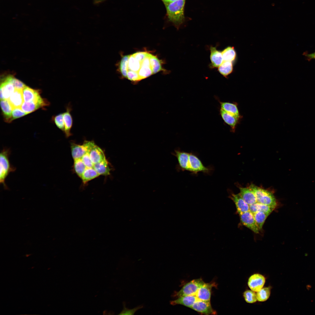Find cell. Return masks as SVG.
Here are the masks:
<instances>
[{
  "mask_svg": "<svg viewBox=\"0 0 315 315\" xmlns=\"http://www.w3.org/2000/svg\"><path fill=\"white\" fill-rule=\"evenodd\" d=\"M249 188L253 192L257 202L276 207V201L274 195L271 192L253 184H251Z\"/></svg>",
  "mask_w": 315,
  "mask_h": 315,
  "instance_id": "obj_5",
  "label": "cell"
},
{
  "mask_svg": "<svg viewBox=\"0 0 315 315\" xmlns=\"http://www.w3.org/2000/svg\"><path fill=\"white\" fill-rule=\"evenodd\" d=\"M0 104L5 120L8 122L11 117L13 108L7 99L1 100Z\"/></svg>",
  "mask_w": 315,
  "mask_h": 315,
  "instance_id": "obj_27",
  "label": "cell"
},
{
  "mask_svg": "<svg viewBox=\"0 0 315 315\" xmlns=\"http://www.w3.org/2000/svg\"><path fill=\"white\" fill-rule=\"evenodd\" d=\"M215 282L204 283L199 288L195 295L199 300L210 302L211 290L213 287H216Z\"/></svg>",
  "mask_w": 315,
  "mask_h": 315,
  "instance_id": "obj_9",
  "label": "cell"
},
{
  "mask_svg": "<svg viewBox=\"0 0 315 315\" xmlns=\"http://www.w3.org/2000/svg\"><path fill=\"white\" fill-rule=\"evenodd\" d=\"M124 307L122 311L119 315H133L138 310L143 307L142 305H139L132 309H129L125 307V304H124Z\"/></svg>",
  "mask_w": 315,
  "mask_h": 315,
  "instance_id": "obj_38",
  "label": "cell"
},
{
  "mask_svg": "<svg viewBox=\"0 0 315 315\" xmlns=\"http://www.w3.org/2000/svg\"><path fill=\"white\" fill-rule=\"evenodd\" d=\"M99 175L93 168H86L81 177L83 182L86 183Z\"/></svg>",
  "mask_w": 315,
  "mask_h": 315,
  "instance_id": "obj_29",
  "label": "cell"
},
{
  "mask_svg": "<svg viewBox=\"0 0 315 315\" xmlns=\"http://www.w3.org/2000/svg\"><path fill=\"white\" fill-rule=\"evenodd\" d=\"M173 154L177 158V169L182 171H187L196 174L200 172L209 174L213 170L212 167H205L195 154L176 150Z\"/></svg>",
  "mask_w": 315,
  "mask_h": 315,
  "instance_id": "obj_2",
  "label": "cell"
},
{
  "mask_svg": "<svg viewBox=\"0 0 315 315\" xmlns=\"http://www.w3.org/2000/svg\"><path fill=\"white\" fill-rule=\"evenodd\" d=\"M93 168L99 175L107 176L110 174V169L106 159L94 164Z\"/></svg>",
  "mask_w": 315,
  "mask_h": 315,
  "instance_id": "obj_24",
  "label": "cell"
},
{
  "mask_svg": "<svg viewBox=\"0 0 315 315\" xmlns=\"http://www.w3.org/2000/svg\"><path fill=\"white\" fill-rule=\"evenodd\" d=\"M243 296L245 301L249 303H253L257 301L256 294L251 290H246L243 293Z\"/></svg>",
  "mask_w": 315,
  "mask_h": 315,
  "instance_id": "obj_34",
  "label": "cell"
},
{
  "mask_svg": "<svg viewBox=\"0 0 315 315\" xmlns=\"http://www.w3.org/2000/svg\"><path fill=\"white\" fill-rule=\"evenodd\" d=\"M198 300V299L195 295L185 296L170 301V303L173 305L181 304L191 308Z\"/></svg>",
  "mask_w": 315,
  "mask_h": 315,
  "instance_id": "obj_18",
  "label": "cell"
},
{
  "mask_svg": "<svg viewBox=\"0 0 315 315\" xmlns=\"http://www.w3.org/2000/svg\"><path fill=\"white\" fill-rule=\"evenodd\" d=\"M150 55V53L146 52H138L129 55L125 78L137 82L153 75Z\"/></svg>",
  "mask_w": 315,
  "mask_h": 315,
  "instance_id": "obj_1",
  "label": "cell"
},
{
  "mask_svg": "<svg viewBox=\"0 0 315 315\" xmlns=\"http://www.w3.org/2000/svg\"><path fill=\"white\" fill-rule=\"evenodd\" d=\"M241 197L249 205L257 202L256 197L252 190L249 188L239 187Z\"/></svg>",
  "mask_w": 315,
  "mask_h": 315,
  "instance_id": "obj_22",
  "label": "cell"
},
{
  "mask_svg": "<svg viewBox=\"0 0 315 315\" xmlns=\"http://www.w3.org/2000/svg\"><path fill=\"white\" fill-rule=\"evenodd\" d=\"M72 110L70 105L69 104L66 108V111L63 113V119L65 125L64 133L66 138L72 135L71 132L73 124V118L71 114Z\"/></svg>",
  "mask_w": 315,
  "mask_h": 315,
  "instance_id": "obj_14",
  "label": "cell"
},
{
  "mask_svg": "<svg viewBox=\"0 0 315 315\" xmlns=\"http://www.w3.org/2000/svg\"><path fill=\"white\" fill-rule=\"evenodd\" d=\"M210 58L211 63L209 65L211 69L218 68L223 61L221 51L218 50L216 47L211 46L210 47Z\"/></svg>",
  "mask_w": 315,
  "mask_h": 315,
  "instance_id": "obj_12",
  "label": "cell"
},
{
  "mask_svg": "<svg viewBox=\"0 0 315 315\" xmlns=\"http://www.w3.org/2000/svg\"><path fill=\"white\" fill-rule=\"evenodd\" d=\"M44 107L41 104L34 102H24L21 108L24 112L29 114L40 107Z\"/></svg>",
  "mask_w": 315,
  "mask_h": 315,
  "instance_id": "obj_28",
  "label": "cell"
},
{
  "mask_svg": "<svg viewBox=\"0 0 315 315\" xmlns=\"http://www.w3.org/2000/svg\"><path fill=\"white\" fill-rule=\"evenodd\" d=\"M150 59L154 74L164 70L162 67L161 61L156 56L151 54Z\"/></svg>",
  "mask_w": 315,
  "mask_h": 315,
  "instance_id": "obj_32",
  "label": "cell"
},
{
  "mask_svg": "<svg viewBox=\"0 0 315 315\" xmlns=\"http://www.w3.org/2000/svg\"><path fill=\"white\" fill-rule=\"evenodd\" d=\"M11 153L9 148H4L0 154V183L5 189H8L5 183L6 178L11 172H13L16 169V167L10 163L9 158Z\"/></svg>",
  "mask_w": 315,
  "mask_h": 315,
  "instance_id": "obj_4",
  "label": "cell"
},
{
  "mask_svg": "<svg viewBox=\"0 0 315 315\" xmlns=\"http://www.w3.org/2000/svg\"><path fill=\"white\" fill-rule=\"evenodd\" d=\"M11 82L15 89L23 90L26 85L22 82L12 76H9L6 78Z\"/></svg>",
  "mask_w": 315,
  "mask_h": 315,
  "instance_id": "obj_36",
  "label": "cell"
},
{
  "mask_svg": "<svg viewBox=\"0 0 315 315\" xmlns=\"http://www.w3.org/2000/svg\"><path fill=\"white\" fill-rule=\"evenodd\" d=\"M253 214L257 224L260 230H261L266 219L269 215L262 211H258Z\"/></svg>",
  "mask_w": 315,
  "mask_h": 315,
  "instance_id": "obj_31",
  "label": "cell"
},
{
  "mask_svg": "<svg viewBox=\"0 0 315 315\" xmlns=\"http://www.w3.org/2000/svg\"><path fill=\"white\" fill-rule=\"evenodd\" d=\"M204 283L201 278L193 279L188 282L178 292H175L173 297L178 298L183 296L195 295L200 287Z\"/></svg>",
  "mask_w": 315,
  "mask_h": 315,
  "instance_id": "obj_6",
  "label": "cell"
},
{
  "mask_svg": "<svg viewBox=\"0 0 315 315\" xmlns=\"http://www.w3.org/2000/svg\"><path fill=\"white\" fill-rule=\"evenodd\" d=\"M265 282V278L263 275L258 273L251 275L248 281V286L250 289L257 292L263 287Z\"/></svg>",
  "mask_w": 315,
  "mask_h": 315,
  "instance_id": "obj_10",
  "label": "cell"
},
{
  "mask_svg": "<svg viewBox=\"0 0 315 315\" xmlns=\"http://www.w3.org/2000/svg\"><path fill=\"white\" fill-rule=\"evenodd\" d=\"M233 62L228 61H223L218 67L219 72L226 78L233 72Z\"/></svg>",
  "mask_w": 315,
  "mask_h": 315,
  "instance_id": "obj_25",
  "label": "cell"
},
{
  "mask_svg": "<svg viewBox=\"0 0 315 315\" xmlns=\"http://www.w3.org/2000/svg\"><path fill=\"white\" fill-rule=\"evenodd\" d=\"M275 207L256 202L249 205V211L253 214L258 211H262L269 215Z\"/></svg>",
  "mask_w": 315,
  "mask_h": 315,
  "instance_id": "obj_21",
  "label": "cell"
},
{
  "mask_svg": "<svg viewBox=\"0 0 315 315\" xmlns=\"http://www.w3.org/2000/svg\"><path fill=\"white\" fill-rule=\"evenodd\" d=\"M191 308L199 313L205 315L217 314L216 311L212 308L211 302L199 299L195 302Z\"/></svg>",
  "mask_w": 315,
  "mask_h": 315,
  "instance_id": "obj_11",
  "label": "cell"
},
{
  "mask_svg": "<svg viewBox=\"0 0 315 315\" xmlns=\"http://www.w3.org/2000/svg\"><path fill=\"white\" fill-rule=\"evenodd\" d=\"M242 224L256 234L260 230L254 219L253 214L249 211L239 215Z\"/></svg>",
  "mask_w": 315,
  "mask_h": 315,
  "instance_id": "obj_8",
  "label": "cell"
},
{
  "mask_svg": "<svg viewBox=\"0 0 315 315\" xmlns=\"http://www.w3.org/2000/svg\"><path fill=\"white\" fill-rule=\"evenodd\" d=\"M164 3H170L176 1L178 0H162Z\"/></svg>",
  "mask_w": 315,
  "mask_h": 315,
  "instance_id": "obj_42",
  "label": "cell"
},
{
  "mask_svg": "<svg viewBox=\"0 0 315 315\" xmlns=\"http://www.w3.org/2000/svg\"><path fill=\"white\" fill-rule=\"evenodd\" d=\"M27 114L23 111L21 108H14L12 111L11 117L8 122H10L15 119L22 117Z\"/></svg>",
  "mask_w": 315,
  "mask_h": 315,
  "instance_id": "obj_35",
  "label": "cell"
},
{
  "mask_svg": "<svg viewBox=\"0 0 315 315\" xmlns=\"http://www.w3.org/2000/svg\"><path fill=\"white\" fill-rule=\"evenodd\" d=\"M15 90V88L13 84L6 78L0 85L1 100L8 99Z\"/></svg>",
  "mask_w": 315,
  "mask_h": 315,
  "instance_id": "obj_17",
  "label": "cell"
},
{
  "mask_svg": "<svg viewBox=\"0 0 315 315\" xmlns=\"http://www.w3.org/2000/svg\"><path fill=\"white\" fill-rule=\"evenodd\" d=\"M24 101L25 102H34L42 104L44 106L48 105V102L42 98L39 91L26 86L22 90Z\"/></svg>",
  "mask_w": 315,
  "mask_h": 315,
  "instance_id": "obj_7",
  "label": "cell"
},
{
  "mask_svg": "<svg viewBox=\"0 0 315 315\" xmlns=\"http://www.w3.org/2000/svg\"><path fill=\"white\" fill-rule=\"evenodd\" d=\"M71 148L72 157L74 160L81 159L87 153L83 145H80L71 142Z\"/></svg>",
  "mask_w": 315,
  "mask_h": 315,
  "instance_id": "obj_23",
  "label": "cell"
},
{
  "mask_svg": "<svg viewBox=\"0 0 315 315\" xmlns=\"http://www.w3.org/2000/svg\"><path fill=\"white\" fill-rule=\"evenodd\" d=\"M83 145V146L87 152L88 153L96 145L93 141H88L85 140L84 141Z\"/></svg>",
  "mask_w": 315,
  "mask_h": 315,
  "instance_id": "obj_40",
  "label": "cell"
},
{
  "mask_svg": "<svg viewBox=\"0 0 315 315\" xmlns=\"http://www.w3.org/2000/svg\"><path fill=\"white\" fill-rule=\"evenodd\" d=\"M54 120L57 127L64 132L65 125L63 119V113H60L56 116L54 118Z\"/></svg>",
  "mask_w": 315,
  "mask_h": 315,
  "instance_id": "obj_37",
  "label": "cell"
},
{
  "mask_svg": "<svg viewBox=\"0 0 315 315\" xmlns=\"http://www.w3.org/2000/svg\"><path fill=\"white\" fill-rule=\"evenodd\" d=\"M81 159L87 168H93L94 164L92 162L88 153L84 155Z\"/></svg>",
  "mask_w": 315,
  "mask_h": 315,
  "instance_id": "obj_39",
  "label": "cell"
},
{
  "mask_svg": "<svg viewBox=\"0 0 315 315\" xmlns=\"http://www.w3.org/2000/svg\"><path fill=\"white\" fill-rule=\"evenodd\" d=\"M220 114L224 122L230 126L231 131L235 132L236 127L239 123L241 118H237L221 109L220 110Z\"/></svg>",
  "mask_w": 315,
  "mask_h": 315,
  "instance_id": "obj_16",
  "label": "cell"
},
{
  "mask_svg": "<svg viewBox=\"0 0 315 315\" xmlns=\"http://www.w3.org/2000/svg\"><path fill=\"white\" fill-rule=\"evenodd\" d=\"M220 109L237 118H241L236 103L219 102Z\"/></svg>",
  "mask_w": 315,
  "mask_h": 315,
  "instance_id": "obj_19",
  "label": "cell"
},
{
  "mask_svg": "<svg viewBox=\"0 0 315 315\" xmlns=\"http://www.w3.org/2000/svg\"><path fill=\"white\" fill-rule=\"evenodd\" d=\"M229 197L235 203L239 215L249 211V205L243 199L239 193L236 194L231 193Z\"/></svg>",
  "mask_w": 315,
  "mask_h": 315,
  "instance_id": "obj_13",
  "label": "cell"
},
{
  "mask_svg": "<svg viewBox=\"0 0 315 315\" xmlns=\"http://www.w3.org/2000/svg\"><path fill=\"white\" fill-rule=\"evenodd\" d=\"M185 0L164 3L169 20L177 25L181 23L184 19V7Z\"/></svg>",
  "mask_w": 315,
  "mask_h": 315,
  "instance_id": "obj_3",
  "label": "cell"
},
{
  "mask_svg": "<svg viewBox=\"0 0 315 315\" xmlns=\"http://www.w3.org/2000/svg\"><path fill=\"white\" fill-rule=\"evenodd\" d=\"M303 55L305 57L306 59L308 61L312 59H315V52L311 53L305 52L303 53Z\"/></svg>",
  "mask_w": 315,
  "mask_h": 315,
  "instance_id": "obj_41",
  "label": "cell"
},
{
  "mask_svg": "<svg viewBox=\"0 0 315 315\" xmlns=\"http://www.w3.org/2000/svg\"><path fill=\"white\" fill-rule=\"evenodd\" d=\"M271 286L262 288L257 292L256 296L257 301L263 302L267 300L271 294Z\"/></svg>",
  "mask_w": 315,
  "mask_h": 315,
  "instance_id": "obj_30",
  "label": "cell"
},
{
  "mask_svg": "<svg viewBox=\"0 0 315 315\" xmlns=\"http://www.w3.org/2000/svg\"><path fill=\"white\" fill-rule=\"evenodd\" d=\"M74 167L76 173L81 178L83 174L87 168L81 159L74 160Z\"/></svg>",
  "mask_w": 315,
  "mask_h": 315,
  "instance_id": "obj_33",
  "label": "cell"
},
{
  "mask_svg": "<svg viewBox=\"0 0 315 315\" xmlns=\"http://www.w3.org/2000/svg\"><path fill=\"white\" fill-rule=\"evenodd\" d=\"M88 153L94 164L106 159L103 150L96 145Z\"/></svg>",
  "mask_w": 315,
  "mask_h": 315,
  "instance_id": "obj_20",
  "label": "cell"
},
{
  "mask_svg": "<svg viewBox=\"0 0 315 315\" xmlns=\"http://www.w3.org/2000/svg\"><path fill=\"white\" fill-rule=\"evenodd\" d=\"M223 61L233 62L236 59V53L233 47L228 46L222 51Z\"/></svg>",
  "mask_w": 315,
  "mask_h": 315,
  "instance_id": "obj_26",
  "label": "cell"
},
{
  "mask_svg": "<svg viewBox=\"0 0 315 315\" xmlns=\"http://www.w3.org/2000/svg\"><path fill=\"white\" fill-rule=\"evenodd\" d=\"M13 109L21 108L24 102L22 90L15 89L7 99Z\"/></svg>",
  "mask_w": 315,
  "mask_h": 315,
  "instance_id": "obj_15",
  "label": "cell"
}]
</instances>
